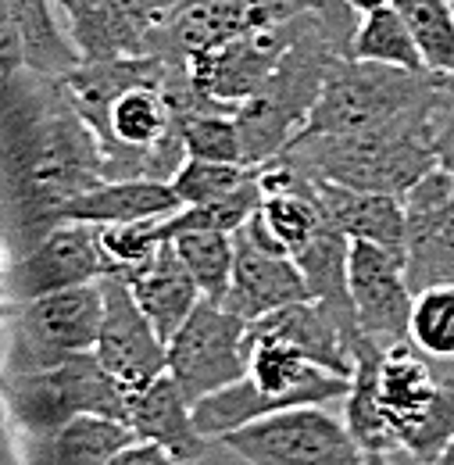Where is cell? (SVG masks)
Instances as JSON below:
<instances>
[{
  "mask_svg": "<svg viewBox=\"0 0 454 465\" xmlns=\"http://www.w3.org/2000/svg\"><path fill=\"white\" fill-rule=\"evenodd\" d=\"M104 183V147L61 79L22 72L0 90V236L11 258L61 223L83 190Z\"/></svg>",
  "mask_w": 454,
  "mask_h": 465,
  "instance_id": "6da1fadb",
  "label": "cell"
},
{
  "mask_svg": "<svg viewBox=\"0 0 454 465\" xmlns=\"http://www.w3.org/2000/svg\"><path fill=\"white\" fill-rule=\"evenodd\" d=\"M258 165H236V162H208V158H186L175 175H172V190L183 204H208L226 197L229 190H236L240 183H247Z\"/></svg>",
  "mask_w": 454,
  "mask_h": 465,
  "instance_id": "1f68e13d",
  "label": "cell"
},
{
  "mask_svg": "<svg viewBox=\"0 0 454 465\" xmlns=\"http://www.w3.org/2000/svg\"><path fill=\"white\" fill-rule=\"evenodd\" d=\"M183 147L186 158H208V162H236L243 165V140L236 125V104L204 108L183 118Z\"/></svg>",
  "mask_w": 454,
  "mask_h": 465,
  "instance_id": "f546056e",
  "label": "cell"
},
{
  "mask_svg": "<svg viewBox=\"0 0 454 465\" xmlns=\"http://www.w3.org/2000/svg\"><path fill=\"white\" fill-rule=\"evenodd\" d=\"M125 426L133 430L136 440H151L165 448L169 455L183 462H201L208 451V437L193 426V405L179 391V383L169 376V369L140 387L136 394H125Z\"/></svg>",
  "mask_w": 454,
  "mask_h": 465,
  "instance_id": "2e32d148",
  "label": "cell"
},
{
  "mask_svg": "<svg viewBox=\"0 0 454 465\" xmlns=\"http://www.w3.org/2000/svg\"><path fill=\"white\" fill-rule=\"evenodd\" d=\"M169 54L83 61L61 83L104 147V179H165L186 162L183 122L165 94Z\"/></svg>",
  "mask_w": 454,
  "mask_h": 465,
  "instance_id": "7a4b0ae2",
  "label": "cell"
},
{
  "mask_svg": "<svg viewBox=\"0 0 454 465\" xmlns=\"http://www.w3.org/2000/svg\"><path fill=\"white\" fill-rule=\"evenodd\" d=\"M183 208L175 197L172 183L165 179H104L79 197H72L61 212V223H90V226H108V223H151V219H169Z\"/></svg>",
  "mask_w": 454,
  "mask_h": 465,
  "instance_id": "ac0fdd59",
  "label": "cell"
},
{
  "mask_svg": "<svg viewBox=\"0 0 454 465\" xmlns=\"http://www.w3.org/2000/svg\"><path fill=\"white\" fill-rule=\"evenodd\" d=\"M293 301H311L297 262L290 254L258 247L243 230L232 232V276L222 297L229 312L254 322Z\"/></svg>",
  "mask_w": 454,
  "mask_h": 465,
  "instance_id": "9a60e30c",
  "label": "cell"
},
{
  "mask_svg": "<svg viewBox=\"0 0 454 465\" xmlns=\"http://www.w3.org/2000/svg\"><path fill=\"white\" fill-rule=\"evenodd\" d=\"M108 265L97 247V232L90 223H57L33 247L11 258V269L0 283V297L22 304L44 293L68 291L79 283L104 280Z\"/></svg>",
  "mask_w": 454,
  "mask_h": 465,
  "instance_id": "7c38bea8",
  "label": "cell"
},
{
  "mask_svg": "<svg viewBox=\"0 0 454 465\" xmlns=\"http://www.w3.org/2000/svg\"><path fill=\"white\" fill-rule=\"evenodd\" d=\"M172 247L179 254V262L186 265V272L193 276L201 297L219 301L229 291V276H232V232L215 230H190L175 232Z\"/></svg>",
  "mask_w": 454,
  "mask_h": 465,
  "instance_id": "484cf974",
  "label": "cell"
},
{
  "mask_svg": "<svg viewBox=\"0 0 454 465\" xmlns=\"http://www.w3.org/2000/svg\"><path fill=\"white\" fill-rule=\"evenodd\" d=\"M0 465H25V455L18 448V437L11 433L7 422H0Z\"/></svg>",
  "mask_w": 454,
  "mask_h": 465,
  "instance_id": "d590c367",
  "label": "cell"
},
{
  "mask_svg": "<svg viewBox=\"0 0 454 465\" xmlns=\"http://www.w3.org/2000/svg\"><path fill=\"white\" fill-rule=\"evenodd\" d=\"M22 72H25V58L18 40V22H15L11 0H0V90Z\"/></svg>",
  "mask_w": 454,
  "mask_h": 465,
  "instance_id": "d6a6232c",
  "label": "cell"
},
{
  "mask_svg": "<svg viewBox=\"0 0 454 465\" xmlns=\"http://www.w3.org/2000/svg\"><path fill=\"white\" fill-rule=\"evenodd\" d=\"M347 291L354 304L358 333L383 351L408 344V319L415 293L404 280V258L398 251L372 243V240H350L347 247Z\"/></svg>",
  "mask_w": 454,
  "mask_h": 465,
  "instance_id": "30bf717a",
  "label": "cell"
},
{
  "mask_svg": "<svg viewBox=\"0 0 454 465\" xmlns=\"http://www.w3.org/2000/svg\"><path fill=\"white\" fill-rule=\"evenodd\" d=\"M0 411L11 433L18 437V444L29 448L83 411L122 419L125 394L114 387L112 376L101 369V361L90 351L33 372H11V376L0 372Z\"/></svg>",
  "mask_w": 454,
  "mask_h": 465,
  "instance_id": "8992f818",
  "label": "cell"
},
{
  "mask_svg": "<svg viewBox=\"0 0 454 465\" xmlns=\"http://www.w3.org/2000/svg\"><path fill=\"white\" fill-rule=\"evenodd\" d=\"M448 369H454V365H448Z\"/></svg>",
  "mask_w": 454,
  "mask_h": 465,
  "instance_id": "7bdbcfd3",
  "label": "cell"
},
{
  "mask_svg": "<svg viewBox=\"0 0 454 465\" xmlns=\"http://www.w3.org/2000/svg\"><path fill=\"white\" fill-rule=\"evenodd\" d=\"M125 283H129V291L136 297L140 312L151 319V326L158 330V337L165 344H169V337L186 322V315L201 301V291H197L193 276L186 272V265L179 262L172 240H165L158 247V254Z\"/></svg>",
  "mask_w": 454,
  "mask_h": 465,
  "instance_id": "ffe728a7",
  "label": "cell"
},
{
  "mask_svg": "<svg viewBox=\"0 0 454 465\" xmlns=\"http://www.w3.org/2000/svg\"><path fill=\"white\" fill-rule=\"evenodd\" d=\"M340 58L326 25L308 15L301 36L290 44L262 86L236 104V125L243 140V165L272 162L286 143L304 129L330 64Z\"/></svg>",
  "mask_w": 454,
  "mask_h": 465,
  "instance_id": "277c9868",
  "label": "cell"
},
{
  "mask_svg": "<svg viewBox=\"0 0 454 465\" xmlns=\"http://www.w3.org/2000/svg\"><path fill=\"white\" fill-rule=\"evenodd\" d=\"M97 232V247L104 254L108 276H122L133 280L165 243L162 232V219L151 223H108V226H94Z\"/></svg>",
  "mask_w": 454,
  "mask_h": 465,
  "instance_id": "f1b7e54d",
  "label": "cell"
},
{
  "mask_svg": "<svg viewBox=\"0 0 454 465\" xmlns=\"http://www.w3.org/2000/svg\"><path fill=\"white\" fill-rule=\"evenodd\" d=\"M15 315V301H7V297H0V326L7 322Z\"/></svg>",
  "mask_w": 454,
  "mask_h": 465,
  "instance_id": "ab89813d",
  "label": "cell"
},
{
  "mask_svg": "<svg viewBox=\"0 0 454 465\" xmlns=\"http://www.w3.org/2000/svg\"><path fill=\"white\" fill-rule=\"evenodd\" d=\"M262 204V186H258V169L247 183H240L236 190H229L226 197L208 201V204H183L175 215L162 219V232L172 240L175 232L190 230H215V232H236Z\"/></svg>",
  "mask_w": 454,
  "mask_h": 465,
  "instance_id": "83f0119b",
  "label": "cell"
},
{
  "mask_svg": "<svg viewBox=\"0 0 454 465\" xmlns=\"http://www.w3.org/2000/svg\"><path fill=\"white\" fill-rule=\"evenodd\" d=\"M7 269H11V247H7V240L0 236V283H4V276H7Z\"/></svg>",
  "mask_w": 454,
  "mask_h": 465,
  "instance_id": "74e56055",
  "label": "cell"
},
{
  "mask_svg": "<svg viewBox=\"0 0 454 465\" xmlns=\"http://www.w3.org/2000/svg\"><path fill=\"white\" fill-rule=\"evenodd\" d=\"M354 15H365V11H376V7H383V4H390V0H343Z\"/></svg>",
  "mask_w": 454,
  "mask_h": 465,
  "instance_id": "8d00e7d4",
  "label": "cell"
},
{
  "mask_svg": "<svg viewBox=\"0 0 454 465\" xmlns=\"http://www.w3.org/2000/svg\"><path fill=\"white\" fill-rule=\"evenodd\" d=\"M243 337L247 319H240L219 301H197V308L165 344V369L190 405L247 376Z\"/></svg>",
  "mask_w": 454,
  "mask_h": 465,
  "instance_id": "9c48e42d",
  "label": "cell"
},
{
  "mask_svg": "<svg viewBox=\"0 0 454 465\" xmlns=\"http://www.w3.org/2000/svg\"><path fill=\"white\" fill-rule=\"evenodd\" d=\"M429 465H454V437H451V444H448V448H444V451H440Z\"/></svg>",
  "mask_w": 454,
  "mask_h": 465,
  "instance_id": "f35d334b",
  "label": "cell"
},
{
  "mask_svg": "<svg viewBox=\"0 0 454 465\" xmlns=\"http://www.w3.org/2000/svg\"><path fill=\"white\" fill-rule=\"evenodd\" d=\"M326 215L347 240H372L404 258V201L394 193L354 190L340 183L315 179Z\"/></svg>",
  "mask_w": 454,
  "mask_h": 465,
  "instance_id": "d6986e66",
  "label": "cell"
},
{
  "mask_svg": "<svg viewBox=\"0 0 454 465\" xmlns=\"http://www.w3.org/2000/svg\"><path fill=\"white\" fill-rule=\"evenodd\" d=\"M451 101V94L422 112H411L394 118L376 129H358V133H297L283 151L276 154L290 169L340 183L354 190H376V193H394L404 201V193L415 186V179L429 173L433 147H429V129L437 112Z\"/></svg>",
  "mask_w": 454,
  "mask_h": 465,
  "instance_id": "3957f363",
  "label": "cell"
},
{
  "mask_svg": "<svg viewBox=\"0 0 454 465\" xmlns=\"http://www.w3.org/2000/svg\"><path fill=\"white\" fill-rule=\"evenodd\" d=\"M408 22L422 64L454 79V0H390Z\"/></svg>",
  "mask_w": 454,
  "mask_h": 465,
  "instance_id": "d4e9b609",
  "label": "cell"
},
{
  "mask_svg": "<svg viewBox=\"0 0 454 465\" xmlns=\"http://www.w3.org/2000/svg\"><path fill=\"white\" fill-rule=\"evenodd\" d=\"M311 11H301L297 18L280 22V25H262V29H243L229 40H219L204 51H193L186 58L190 79L215 101L222 104H240L251 97L262 79L276 68V61L290 51V44L301 36L304 22Z\"/></svg>",
  "mask_w": 454,
  "mask_h": 465,
  "instance_id": "8fae6325",
  "label": "cell"
},
{
  "mask_svg": "<svg viewBox=\"0 0 454 465\" xmlns=\"http://www.w3.org/2000/svg\"><path fill=\"white\" fill-rule=\"evenodd\" d=\"M101 315H104L101 280L15 304V315L4 322L7 341L0 351V372L4 376L33 372L68 361L75 354H90L97 348Z\"/></svg>",
  "mask_w": 454,
  "mask_h": 465,
  "instance_id": "52a82bcc",
  "label": "cell"
},
{
  "mask_svg": "<svg viewBox=\"0 0 454 465\" xmlns=\"http://www.w3.org/2000/svg\"><path fill=\"white\" fill-rule=\"evenodd\" d=\"M365 465H394L383 451H365Z\"/></svg>",
  "mask_w": 454,
  "mask_h": 465,
  "instance_id": "60d3db41",
  "label": "cell"
},
{
  "mask_svg": "<svg viewBox=\"0 0 454 465\" xmlns=\"http://www.w3.org/2000/svg\"><path fill=\"white\" fill-rule=\"evenodd\" d=\"M448 83L437 72H408L376 61L337 58L330 64L319 101L301 133H358L376 129L411 112L433 108L448 97Z\"/></svg>",
  "mask_w": 454,
  "mask_h": 465,
  "instance_id": "5b68a950",
  "label": "cell"
},
{
  "mask_svg": "<svg viewBox=\"0 0 454 465\" xmlns=\"http://www.w3.org/2000/svg\"><path fill=\"white\" fill-rule=\"evenodd\" d=\"M347 58L358 61H376V64H394V68H408V72H429L422 64V54L415 47V36L408 29V22L400 18L394 4H383L376 11L358 15Z\"/></svg>",
  "mask_w": 454,
  "mask_h": 465,
  "instance_id": "cb8c5ba5",
  "label": "cell"
},
{
  "mask_svg": "<svg viewBox=\"0 0 454 465\" xmlns=\"http://www.w3.org/2000/svg\"><path fill=\"white\" fill-rule=\"evenodd\" d=\"M444 83H448V90H451V94H454V79H444Z\"/></svg>",
  "mask_w": 454,
  "mask_h": 465,
  "instance_id": "b9f144b4",
  "label": "cell"
},
{
  "mask_svg": "<svg viewBox=\"0 0 454 465\" xmlns=\"http://www.w3.org/2000/svg\"><path fill=\"white\" fill-rule=\"evenodd\" d=\"M104 465H193V462L175 459L165 448L151 444V440H133V444H125L118 455H112Z\"/></svg>",
  "mask_w": 454,
  "mask_h": 465,
  "instance_id": "e575fe53",
  "label": "cell"
},
{
  "mask_svg": "<svg viewBox=\"0 0 454 465\" xmlns=\"http://www.w3.org/2000/svg\"><path fill=\"white\" fill-rule=\"evenodd\" d=\"M404 280L411 293L454 283V175L437 165L404 193Z\"/></svg>",
  "mask_w": 454,
  "mask_h": 465,
  "instance_id": "4fadbf2b",
  "label": "cell"
},
{
  "mask_svg": "<svg viewBox=\"0 0 454 465\" xmlns=\"http://www.w3.org/2000/svg\"><path fill=\"white\" fill-rule=\"evenodd\" d=\"M429 147H433V162H437V169H444V173L454 175V94H451V101L437 112V118H433Z\"/></svg>",
  "mask_w": 454,
  "mask_h": 465,
  "instance_id": "836d02e7",
  "label": "cell"
},
{
  "mask_svg": "<svg viewBox=\"0 0 454 465\" xmlns=\"http://www.w3.org/2000/svg\"><path fill=\"white\" fill-rule=\"evenodd\" d=\"M15 22H18V40H22V58L25 68L36 75L64 79L72 68H79V47L68 33L61 0H11Z\"/></svg>",
  "mask_w": 454,
  "mask_h": 465,
  "instance_id": "603a6c76",
  "label": "cell"
},
{
  "mask_svg": "<svg viewBox=\"0 0 454 465\" xmlns=\"http://www.w3.org/2000/svg\"><path fill=\"white\" fill-rule=\"evenodd\" d=\"M437 387H440L437 365L411 341L383 351L376 365V415H380L390 451H400L404 433L419 422V415L433 401Z\"/></svg>",
  "mask_w": 454,
  "mask_h": 465,
  "instance_id": "e0dca14e",
  "label": "cell"
},
{
  "mask_svg": "<svg viewBox=\"0 0 454 465\" xmlns=\"http://www.w3.org/2000/svg\"><path fill=\"white\" fill-rule=\"evenodd\" d=\"M61 11L83 61L151 54L147 33L129 18L118 0H61Z\"/></svg>",
  "mask_w": 454,
  "mask_h": 465,
  "instance_id": "7402d4cb",
  "label": "cell"
},
{
  "mask_svg": "<svg viewBox=\"0 0 454 465\" xmlns=\"http://www.w3.org/2000/svg\"><path fill=\"white\" fill-rule=\"evenodd\" d=\"M101 291H104V315H101L94 358L122 394H136L140 387H147L165 372V341L140 312L122 276H104Z\"/></svg>",
  "mask_w": 454,
  "mask_h": 465,
  "instance_id": "5bb4252c",
  "label": "cell"
},
{
  "mask_svg": "<svg viewBox=\"0 0 454 465\" xmlns=\"http://www.w3.org/2000/svg\"><path fill=\"white\" fill-rule=\"evenodd\" d=\"M408 341L433 365H454V283L419 291L411 301Z\"/></svg>",
  "mask_w": 454,
  "mask_h": 465,
  "instance_id": "4316f807",
  "label": "cell"
},
{
  "mask_svg": "<svg viewBox=\"0 0 454 465\" xmlns=\"http://www.w3.org/2000/svg\"><path fill=\"white\" fill-rule=\"evenodd\" d=\"M247 465H365L361 444L326 405L269 411L219 440Z\"/></svg>",
  "mask_w": 454,
  "mask_h": 465,
  "instance_id": "ba28073f",
  "label": "cell"
},
{
  "mask_svg": "<svg viewBox=\"0 0 454 465\" xmlns=\"http://www.w3.org/2000/svg\"><path fill=\"white\" fill-rule=\"evenodd\" d=\"M133 440L136 437L125 426V419L83 411L61 422L40 444L22 448V455H25V465H104Z\"/></svg>",
  "mask_w": 454,
  "mask_h": 465,
  "instance_id": "44dd1931",
  "label": "cell"
},
{
  "mask_svg": "<svg viewBox=\"0 0 454 465\" xmlns=\"http://www.w3.org/2000/svg\"><path fill=\"white\" fill-rule=\"evenodd\" d=\"M454 437V369L440 376V387L433 394V401L419 415V422L404 433L400 451H408L419 465H429Z\"/></svg>",
  "mask_w": 454,
  "mask_h": 465,
  "instance_id": "4dcf8cb0",
  "label": "cell"
}]
</instances>
